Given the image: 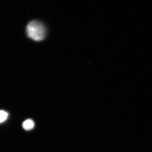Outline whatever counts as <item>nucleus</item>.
I'll list each match as a JSON object with an SVG mask.
<instances>
[{
    "label": "nucleus",
    "mask_w": 152,
    "mask_h": 152,
    "mask_svg": "<svg viewBox=\"0 0 152 152\" xmlns=\"http://www.w3.org/2000/svg\"><path fill=\"white\" fill-rule=\"evenodd\" d=\"M28 37L35 41H41L45 38L47 31L45 25L38 21L29 22L26 27Z\"/></svg>",
    "instance_id": "1"
},
{
    "label": "nucleus",
    "mask_w": 152,
    "mask_h": 152,
    "mask_svg": "<svg viewBox=\"0 0 152 152\" xmlns=\"http://www.w3.org/2000/svg\"><path fill=\"white\" fill-rule=\"evenodd\" d=\"M35 124L33 121L31 119L25 120L22 124V127L25 130H30L34 128Z\"/></svg>",
    "instance_id": "2"
},
{
    "label": "nucleus",
    "mask_w": 152,
    "mask_h": 152,
    "mask_svg": "<svg viewBox=\"0 0 152 152\" xmlns=\"http://www.w3.org/2000/svg\"><path fill=\"white\" fill-rule=\"evenodd\" d=\"M9 114L4 110H0V124L3 123L7 119Z\"/></svg>",
    "instance_id": "3"
}]
</instances>
